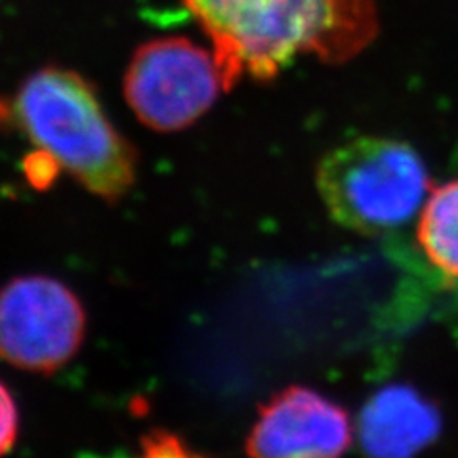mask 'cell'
<instances>
[{
    "instance_id": "cell-8",
    "label": "cell",
    "mask_w": 458,
    "mask_h": 458,
    "mask_svg": "<svg viewBox=\"0 0 458 458\" xmlns=\"http://www.w3.org/2000/svg\"><path fill=\"white\" fill-rule=\"evenodd\" d=\"M140 458H205L195 453L188 443L166 429H153L141 437Z\"/></svg>"
},
{
    "instance_id": "cell-4",
    "label": "cell",
    "mask_w": 458,
    "mask_h": 458,
    "mask_svg": "<svg viewBox=\"0 0 458 458\" xmlns=\"http://www.w3.org/2000/svg\"><path fill=\"white\" fill-rule=\"evenodd\" d=\"M227 86L212 48L183 37L141 45L124 73V98L136 117L157 132L188 128L216 104Z\"/></svg>"
},
{
    "instance_id": "cell-5",
    "label": "cell",
    "mask_w": 458,
    "mask_h": 458,
    "mask_svg": "<svg viewBox=\"0 0 458 458\" xmlns=\"http://www.w3.org/2000/svg\"><path fill=\"white\" fill-rule=\"evenodd\" d=\"M86 315L79 298L52 277L27 276L0 289V360L54 372L77 353Z\"/></svg>"
},
{
    "instance_id": "cell-9",
    "label": "cell",
    "mask_w": 458,
    "mask_h": 458,
    "mask_svg": "<svg viewBox=\"0 0 458 458\" xmlns=\"http://www.w3.org/2000/svg\"><path fill=\"white\" fill-rule=\"evenodd\" d=\"M18 407L4 384H0V456H4L18 439Z\"/></svg>"
},
{
    "instance_id": "cell-2",
    "label": "cell",
    "mask_w": 458,
    "mask_h": 458,
    "mask_svg": "<svg viewBox=\"0 0 458 458\" xmlns=\"http://www.w3.org/2000/svg\"><path fill=\"white\" fill-rule=\"evenodd\" d=\"M13 119L38 153L94 195L117 200L132 188L136 151L75 71H35L20 86Z\"/></svg>"
},
{
    "instance_id": "cell-3",
    "label": "cell",
    "mask_w": 458,
    "mask_h": 458,
    "mask_svg": "<svg viewBox=\"0 0 458 458\" xmlns=\"http://www.w3.org/2000/svg\"><path fill=\"white\" fill-rule=\"evenodd\" d=\"M315 185L328 216L361 235L407 225L432 191L422 157L405 141L380 136L353 138L325 153Z\"/></svg>"
},
{
    "instance_id": "cell-1",
    "label": "cell",
    "mask_w": 458,
    "mask_h": 458,
    "mask_svg": "<svg viewBox=\"0 0 458 458\" xmlns=\"http://www.w3.org/2000/svg\"><path fill=\"white\" fill-rule=\"evenodd\" d=\"M210 38L227 90L271 81L298 54L352 55L370 35L372 0H183Z\"/></svg>"
},
{
    "instance_id": "cell-7",
    "label": "cell",
    "mask_w": 458,
    "mask_h": 458,
    "mask_svg": "<svg viewBox=\"0 0 458 458\" xmlns=\"http://www.w3.org/2000/svg\"><path fill=\"white\" fill-rule=\"evenodd\" d=\"M414 233L429 266L458 281V178L428 193Z\"/></svg>"
},
{
    "instance_id": "cell-6",
    "label": "cell",
    "mask_w": 458,
    "mask_h": 458,
    "mask_svg": "<svg viewBox=\"0 0 458 458\" xmlns=\"http://www.w3.org/2000/svg\"><path fill=\"white\" fill-rule=\"evenodd\" d=\"M353 443L350 412L304 386L269 399L247 439L250 458H342Z\"/></svg>"
}]
</instances>
